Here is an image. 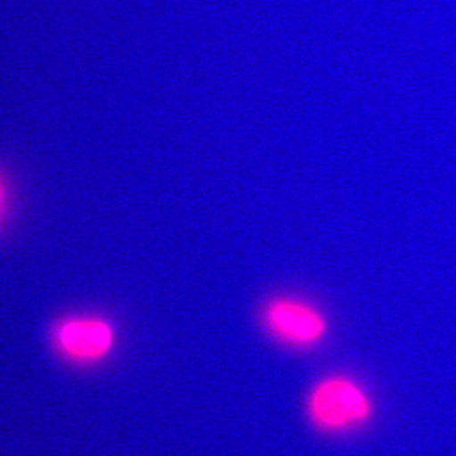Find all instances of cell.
Instances as JSON below:
<instances>
[{
	"instance_id": "cell-1",
	"label": "cell",
	"mask_w": 456,
	"mask_h": 456,
	"mask_svg": "<svg viewBox=\"0 0 456 456\" xmlns=\"http://www.w3.org/2000/svg\"><path fill=\"white\" fill-rule=\"evenodd\" d=\"M308 415L321 430L344 432L364 424L371 415V404L358 384L331 377L314 387L308 398Z\"/></svg>"
},
{
	"instance_id": "cell-2",
	"label": "cell",
	"mask_w": 456,
	"mask_h": 456,
	"mask_svg": "<svg viewBox=\"0 0 456 456\" xmlns=\"http://www.w3.org/2000/svg\"><path fill=\"white\" fill-rule=\"evenodd\" d=\"M53 340L64 358L77 364H92L110 353L113 330L99 317H70L55 327Z\"/></svg>"
},
{
	"instance_id": "cell-3",
	"label": "cell",
	"mask_w": 456,
	"mask_h": 456,
	"mask_svg": "<svg viewBox=\"0 0 456 456\" xmlns=\"http://www.w3.org/2000/svg\"><path fill=\"white\" fill-rule=\"evenodd\" d=\"M263 322L270 334L293 346L316 344L325 332V321L311 305L294 299H274L263 312Z\"/></svg>"
},
{
	"instance_id": "cell-4",
	"label": "cell",
	"mask_w": 456,
	"mask_h": 456,
	"mask_svg": "<svg viewBox=\"0 0 456 456\" xmlns=\"http://www.w3.org/2000/svg\"><path fill=\"white\" fill-rule=\"evenodd\" d=\"M2 202H3V187H2V183H0V207H2Z\"/></svg>"
}]
</instances>
